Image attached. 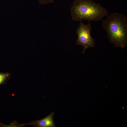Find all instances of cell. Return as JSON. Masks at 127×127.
I'll use <instances>...</instances> for the list:
<instances>
[{
    "mask_svg": "<svg viewBox=\"0 0 127 127\" xmlns=\"http://www.w3.org/2000/svg\"><path fill=\"white\" fill-rule=\"evenodd\" d=\"M102 27L107 32L110 42L115 46L123 48L127 44V17L114 12L103 20Z\"/></svg>",
    "mask_w": 127,
    "mask_h": 127,
    "instance_id": "6da1fadb",
    "label": "cell"
},
{
    "mask_svg": "<svg viewBox=\"0 0 127 127\" xmlns=\"http://www.w3.org/2000/svg\"><path fill=\"white\" fill-rule=\"evenodd\" d=\"M72 20L82 22L103 20L108 15L107 9L92 0H75L70 9Z\"/></svg>",
    "mask_w": 127,
    "mask_h": 127,
    "instance_id": "7a4b0ae2",
    "label": "cell"
},
{
    "mask_svg": "<svg viewBox=\"0 0 127 127\" xmlns=\"http://www.w3.org/2000/svg\"><path fill=\"white\" fill-rule=\"evenodd\" d=\"M79 25L76 31V33L78 36L76 43L77 45H81L83 46L82 53H83L88 48L94 47L95 42L91 35V32L92 30L91 24L89 23L85 24L81 22Z\"/></svg>",
    "mask_w": 127,
    "mask_h": 127,
    "instance_id": "3957f363",
    "label": "cell"
},
{
    "mask_svg": "<svg viewBox=\"0 0 127 127\" xmlns=\"http://www.w3.org/2000/svg\"><path fill=\"white\" fill-rule=\"evenodd\" d=\"M54 115V112H52L42 119L33 121L26 125H31L38 127H56L53 120V117Z\"/></svg>",
    "mask_w": 127,
    "mask_h": 127,
    "instance_id": "277c9868",
    "label": "cell"
},
{
    "mask_svg": "<svg viewBox=\"0 0 127 127\" xmlns=\"http://www.w3.org/2000/svg\"><path fill=\"white\" fill-rule=\"evenodd\" d=\"M9 75V74L8 73H0V85L5 83Z\"/></svg>",
    "mask_w": 127,
    "mask_h": 127,
    "instance_id": "5b68a950",
    "label": "cell"
},
{
    "mask_svg": "<svg viewBox=\"0 0 127 127\" xmlns=\"http://www.w3.org/2000/svg\"><path fill=\"white\" fill-rule=\"evenodd\" d=\"M40 4H44L53 3L54 0H37Z\"/></svg>",
    "mask_w": 127,
    "mask_h": 127,
    "instance_id": "8992f818",
    "label": "cell"
}]
</instances>
